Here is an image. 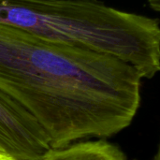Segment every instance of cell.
Returning <instances> with one entry per match:
<instances>
[{
  "instance_id": "1",
  "label": "cell",
  "mask_w": 160,
  "mask_h": 160,
  "mask_svg": "<svg viewBox=\"0 0 160 160\" xmlns=\"http://www.w3.org/2000/svg\"><path fill=\"white\" fill-rule=\"evenodd\" d=\"M142 80L112 56L0 24V94L38 123L52 148L128 128Z\"/></svg>"
},
{
  "instance_id": "2",
  "label": "cell",
  "mask_w": 160,
  "mask_h": 160,
  "mask_svg": "<svg viewBox=\"0 0 160 160\" xmlns=\"http://www.w3.org/2000/svg\"><path fill=\"white\" fill-rule=\"evenodd\" d=\"M0 24L112 56L142 79L160 69L158 20L99 0H0Z\"/></svg>"
},
{
  "instance_id": "3",
  "label": "cell",
  "mask_w": 160,
  "mask_h": 160,
  "mask_svg": "<svg viewBox=\"0 0 160 160\" xmlns=\"http://www.w3.org/2000/svg\"><path fill=\"white\" fill-rule=\"evenodd\" d=\"M52 149L38 123L0 94V151L15 160H40Z\"/></svg>"
},
{
  "instance_id": "4",
  "label": "cell",
  "mask_w": 160,
  "mask_h": 160,
  "mask_svg": "<svg viewBox=\"0 0 160 160\" xmlns=\"http://www.w3.org/2000/svg\"><path fill=\"white\" fill-rule=\"evenodd\" d=\"M40 160H127V158L119 147L104 140H86L52 148Z\"/></svg>"
},
{
  "instance_id": "5",
  "label": "cell",
  "mask_w": 160,
  "mask_h": 160,
  "mask_svg": "<svg viewBox=\"0 0 160 160\" xmlns=\"http://www.w3.org/2000/svg\"><path fill=\"white\" fill-rule=\"evenodd\" d=\"M149 3H150V6L157 11L159 10L160 7V0H148Z\"/></svg>"
},
{
  "instance_id": "6",
  "label": "cell",
  "mask_w": 160,
  "mask_h": 160,
  "mask_svg": "<svg viewBox=\"0 0 160 160\" xmlns=\"http://www.w3.org/2000/svg\"><path fill=\"white\" fill-rule=\"evenodd\" d=\"M0 160H15V159H13L12 158H10V157H8V156L5 155L4 153H2V152L0 151Z\"/></svg>"
}]
</instances>
